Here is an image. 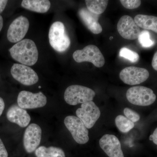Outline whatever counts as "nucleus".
I'll return each mask as SVG.
<instances>
[{"instance_id": "obj_1", "label": "nucleus", "mask_w": 157, "mask_h": 157, "mask_svg": "<svg viewBox=\"0 0 157 157\" xmlns=\"http://www.w3.org/2000/svg\"><path fill=\"white\" fill-rule=\"evenodd\" d=\"M9 52L12 58L21 64L32 66L37 63L39 52L33 41L25 39L13 45Z\"/></svg>"}, {"instance_id": "obj_2", "label": "nucleus", "mask_w": 157, "mask_h": 157, "mask_svg": "<svg viewBox=\"0 0 157 157\" xmlns=\"http://www.w3.org/2000/svg\"><path fill=\"white\" fill-rule=\"evenodd\" d=\"M48 39L51 46L58 52H64L70 46V39L63 23L60 21L54 22L51 26Z\"/></svg>"}, {"instance_id": "obj_3", "label": "nucleus", "mask_w": 157, "mask_h": 157, "mask_svg": "<svg viewBox=\"0 0 157 157\" xmlns=\"http://www.w3.org/2000/svg\"><path fill=\"white\" fill-rule=\"evenodd\" d=\"M95 95V92L91 89L82 86L73 85L66 89L64 99L68 104L75 106L92 101Z\"/></svg>"}, {"instance_id": "obj_4", "label": "nucleus", "mask_w": 157, "mask_h": 157, "mask_svg": "<svg viewBox=\"0 0 157 157\" xmlns=\"http://www.w3.org/2000/svg\"><path fill=\"white\" fill-rule=\"evenodd\" d=\"M127 100L131 104L140 106H147L153 104L156 96L151 89L143 86L130 88L126 93Z\"/></svg>"}, {"instance_id": "obj_5", "label": "nucleus", "mask_w": 157, "mask_h": 157, "mask_svg": "<svg viewBox=\"0 0 157 157\" xmlns=\"http://www.w3.org/2000/svg\"><path fill=\"white\" fill-rule=\"evenodd\" d=\"M73 57L77 63L90 62L98 68L103 67L105 63L104 56L95 45H88L81 50H76L73 53Z\"/></svg>"}, {"instance_id": "obj_6", "label": "nucleus", "mask_w": 157, "mask_h": 157, "mask_svg": "<svg viewBox=\"0 0 157 157\" xmlns=\"http://www.w3.org/2000/svg\"><path fill=\"white\" fill-rule=\"evenodd\" d=\"M64 124L77 143L83 144L88 142V130L79 118L69 116L65 118Z\"/></svg>"}, {"instance_id": "obj_7", "label": "nucleus", "mask_w": 157, "mask_h": 157, "mask_svg": "<svg viewBox=\"0 0 157 157\" xmlns=\"http://www.w3.org/2000/svg\"><path fill=\"white\" fill-rule=\"evenodd\" d=\"M17 103L23 109H36L44 107L47 103V98L42 92L34 94L23 90L18 94Z\"/></svg>"}, {"instance_id": "obj_8", "label": "nucleus", "mask_w": 157, "mask_h": 157, "mask_svg": "<svg viewBox=\"0 0 157 157\" xmlns=\"http://www.w3.org/2000/svg\"><path fill=\"white\" fill-rule=\"evenodd\" d=\"M76 114L86 128L90 129L99 119L101 113L99 107L92 101L82 104L81 107L76 110Z\"/></svg>"}, {"instance_id": "obj_9", "label": "nucleus", "mask_w": 157, "mask_h": 157, "mask_svg": "<svg viewBox=\"0 0 157 157\" xmlns=\"http://www.w3.org/2000/svg\"><path fill=\"white\" fill-rule=\"evenodd\" d=\"M11 73L15 80L24 85H33L39 81L37 73L30 67L21 64H14L11 67Z\"/></svg>"}, {"instance_id": "obj_10", "label": "nucleus", "mask_w": 157, "mask_h": 157, "mask_svg": "<svg viewBox=\"0 0 157 157\" xmlns=\"http://www.w3.org/2000/svg\"><path fill=\"white\" fill-rule=\"evenodd\" d=\"M149 76L148 70L144 68L129 67L124 68L119 74L120 78L124 83L136 85L146 81Z\"/></svg>"}, {"instance_id": "obj_11", "label": "nucleus", "mask_w": 157, "mask_h": 157, "mask_svg": "<svg viewBox=\"0 0 157 157\" xmlns=\"http://www.w3.org/2000/svg\"><path fill=\"white\" fill-rule=\"evenodd\" d=\"M29 22L27 17L20 16L14 20L9 26L7 38L9 42L17 43L22 40L28 31Z\"/></svg>"}, {"instance_id": "obj_12", "label": "nucleus", "mask_w": 157, "mask_h": 157, "mask_svg": "<svg viewBox=\"0 0 157 157\" xmlns=\"http://www.w3.org/2000/svg\"><path fill=\"white\" fill-rule=\"evenodd\" d=\"M117 29L121 36L128 40L138 39L140 33V27L129 15H124L121 17L118 22Z\"/></svg>"}, {"instance_id": "obj_13", "label": "nucleus", "mask_w": 157, "mask_h": 157, "mask_svg": "<svg viewBox=\"0 0 157 157\" xmlns=\"http://www.w3.org/2000/svg\"><path fill=\"white\" fill-rule=\"evenodd\" d=\"M42 129L36 124H31L26 129L23 136L24 147L29 153L36 151L42 138Z\"/></svg>"}, {"instance_id": "obj_14", "label": "nucleus", "mask_w": 157, "mask_h": 157, "mask_svg": "<svg viewBox=\"0 0 157 157\" xmlns=\"http://www.w3.org/2000/svg\"><path fill=\"white\" fill-rule=\"evenodd\" d=\"M100 147L109 157H124L119 140L115 135L106 134L99 140Z\"/></svg>"}, {"instance_id": "obj_15", "label": "nucleus", "mask_w": 157, "mask_h": 157, "mask_svg": "<svg viewBox=\"0 0 157 157\" xmlns=\"http://www.w3.org/2000/svg\"><path fill=\"white\" fill-rule=\"evenodd\" d=\"M7 118L11 122L17 124L21 128L26 127L31 121V117L25 109L18 105H13L7 111Z\"/></svg>"}, {"instance_id": "obj_16", "label": "nucleus", "mask_w": 157, "mask_h": 157, "mask_svg": "<svg viewBox=\"0 0 157 157\" xmlns=\"http://www.w3.org/2000/svg\"><path fill=\"white\" fill-rule=\"evenodd\" d=\"M78 14L83 24L93 33L99 34L102 32V26L98 22L100 15L93 13L85 8L79 9Z\"/></svg>"}, {"instance_id": "obj_17", "label": "nucleus", "mask_w": 157, "mask_h": 157, "mask_svg": "<svg viewBox=\"0 0 157 157\" xmlns=\"http://www.w3.org/2000/svg\"><path fill=\"white\" fill-rule=\"evenodd\" d=\"M21 6L30 11L44 13L49 10L51 3L48 0H24L21 2Z\"/></svg>"}, {"instance_id": "obj_18", "label": "nucleus", "mask_w": 157, "mask_h": 157, "mask_svg": "<svg viewBox=\"0 0 157 157\" xmlns=\"http://www.w3.org/2000/svg\"><path fill=\"white\" fill-rule=\"evenodd\" d=\"M139 27L153 31L157 33V17L152 15L137 14L134 18Z\"/></svg>"}, {"instance_id": "obj_19", "label": "nucleus", "mask_w": 157, "mask_h": 157, "mask_svg": "<svg viewBox=\"0 0 157 157\" xmlns=\"http://www.w3.org/2000/svg\"><path fill=\"white\" fill-rule=\"evenodd\" d=\"M35 155L37 157H66L62 148L54 146H40L35 151Z\"/></svg>"}, {"instance_id": "obj_20", "label": "nucleus", "mask_w": 157, "mask_h": 157, "mask_svg": "<svg viewBox=\"0 0 157 157\" xmlns=\"http://www.w3.org/2000/svg\"><path fill=\"white\" fill-rule=\"evenodd\" d=\"M88 10L94 14L100 15L107 9L108 1L106 0H86L85 1Z\"/></svg>"}, {"instance_id": "obj_21", "label": "nucleus", "mask_w": 157, "mask_h": 157, "mask_svg": "<svg viewBox=\"0 0 157 157\" xmlns=\"http://www.w3.org/2000/svg\"><path fill=\"white\" fill-rule=\"evenodd\" d=\"M115 122L117 128L122 133L128 132L135 126L134 122L122 115L117 116L116 117Z\"/></svg>"}, {"instance_id": "obj_22", "label": "nucleus", "mask_w": 157, "mask_h": 157, "mask_svg": "<svg viewBox=\"0 0 157 157\" xmlns=\"http://www.w3.org/2000/svg\"><path fill=\"white\" fill-rule=\"evenodd\" d=\"M119 56L126 59L133 63H136L139 59V55L137 52L126 47L121 48L119 52Z\"/></svg>"}, {"instance_id": "obj_23", "label": "nucleus", "mask_w": 157, "mask_h": 157, "mask_svg": "<svg viewBox=\"0 0 157 157\" xmlns=\"http://www.w3.org/2000/svg\"><path fill=\"white\" fill-rule=\"evenodd\" d=\"M138 39L140 45L144 48H149L155 44L154 41L151 39L149 32L147 30L141 31Z\"/></svg>"}, {"instance_id": "obj_24", "label": "nucleus", "mask_w": 157, "mask_h": 157, "mask_svg": "<svg viewBox=\"0 0 157 157\" xmlns=\"http://www.w3.org/2000/svg\"><path fill=\"white\" fill-rule=\"evenodd\" d=\"M124 113L126 117L133 122H136L140 119V116L137 113L129 108H124Z\"/></svg>"}, {"instance_id": "obj_25", "label": "nucleus", "mask_w": 157, "mask_h": 157, "mask_svg": "<svg viewBox=\"0 0 157 157\" xmlns=\"http://www.w3.org/2000/svg\"><path fill=\"white\" fill-rule=\"evenodd\" d=\"M120 2L125 8L129 9H137L141 4L139 0H121Z\"/></svg>"}, {"instance_id": "obj_26", "label": "nucleus", "mask_w": 157, "mask_h": 157, "mask_svg": "<svg viewBox=\"0 0 157 157\" xmlns=\"http://www.w3.org/2000/svg\"><path fill=\"white\" fill-rule=\"evenodd\" d=\"M0 157H8V152L1 138H0Z\"/></svg>"}, {"instance_id": "obj_27", "label": "nucleus", "mask_w": 157, "mask_h": 157, "mask_svg": "<svg viewBox=\"0 0 157 157\" xmlns=\"http://www.w3.org/2000/svg\"><path fill=\"white\" fill-rule=\"evenodd\" d=\"M149 139L150 140H152L154 143L157 145V128L155 129L152 135L150 136Z\"/></svg>"}, {"instance_id": "obj_28", "label": "nucleus", "mask_w": 157, "mask_h": 157, "mask_svg": "<svg viewBox=\"0 0 157 157\" xmlns=\"http://www.w3.org/2000/svg\"><path fill=\"white\" fill-rule=\"evenodd\" d=\"M152 66L155 70L157 71V51L155 53L153 58Z\"/></svg>"}, {"instance_id": "obj_29", "label": "nucleus", "mask_w": 157, "mask_h": 157, "mask_svg": "<svg viewBox=\"0 0 157 157\" xmlns=\"http://www.w3.org/2000/svg\"><path fill=\"white\" fill-rule=\"evenodd\" d=\"M8 2V1L6 0H0V14L4 11Z\"/></svg>"}, {"instance_id": "obj_30", "label": "nucleus", "mask_w": 157, "mask_h": 157, "mask_svg": "<svg viewBox=\"0 0 157 157\" xmlns=\"http://www.w3.org/2000/svg\"><path fill=\"white\" fill-rule=\"evenodd\" d=\"M5 104L4 100L0 97V116L2 114L3 111L5 109Z\"/></svg>"}, {"instance_id": "obj_31", "label": "nucleus", "mask_w": 157, "mask_h": 157, "mask_svg": "<svg viewBox=\"0 0 157 157\" xmlns=\"http://www.w3.org/2000/svg\"><path fill=\"white\" fill-rule=\"evenodd\" d=\"M3 26V19L2 16L0 15V32L2 30Z\"/></svg>"}, {"instance_id": "obj_32", "label": "nucleus", "mask_w": 157, "mask_h": 157, "mask_svg": "<svg viewBox=\"0 0 157 157\" xmlns=\"http://www.w3.org/2000/svg\"><path fill=\"white\" fill-rule=\"evenodd\" d=\"M113 39V37H110V39Z\"/></svg>"}, {"instance_id": "obj_33", "label": "nucleus", "mask_w": 157, "mask_h": 157, "mask_svg": "<svg viewBox=\"0 0 157 157\" xmlns=\"http://www.w3.org/2000/svg\"><path fill=\"white\" fill-rule=\"evenodd\" d=\"M39 88H41V86H39Z\"/></svg>"}]
</instances>
